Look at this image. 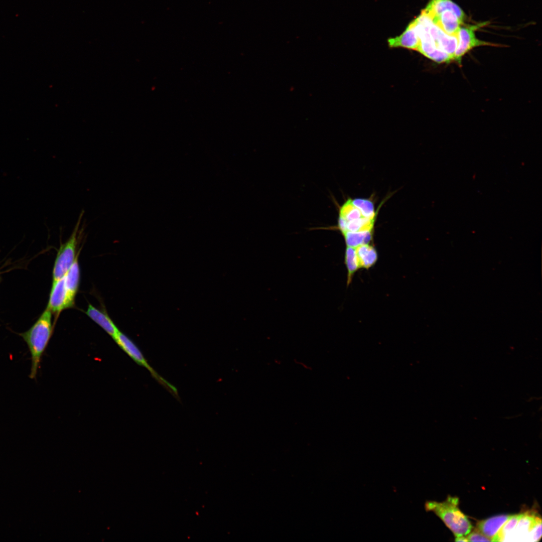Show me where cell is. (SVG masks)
I'll use <instances>...</instances> for the list:
<instances>
[{"instance_id":"1","label":"cell","mask_w":542,"mask_h":542,"mask_svg":"<svg viewBox=\"0 0 542 542\" xmlns=\"http://www.w3.org/2000/svg\"><path fill=\"white\" fill-rule=\"evenodd\" d=\"M541 537V519L534 510L510 515L492 541H537Z\"/></svg>"},{"instance_id":"2","label":"cell","mask_w":542,"mask_h":542,"mask_svg":"<svg viewBox=\"0 0 542 542\" xmlns=\"http://www.w3.org/2000/svg\"><path fill=\"white\" fill-rule=\"evenodd\" d=\"M52 314L46 308L29 329L20 334L30 352L31 365L29 376L32 379L37 376L43 355L52 335Z\"/></svg>"},{"instance_id":"3","label":"cell","mask_w":542,"mask_h":542,"mask_svg":"<svg viewBox=\"0 0 542 542\" xmlns=\"http://www.w3.org/2000/svg\"><path fill=\"white\" fill-rule=\"evenodd\" d=\"M458 497L448 496L443 502L427 501L425 508L434 513L452 531L455 537L466 536L471 531L472 524L458 507Z\"/></svg>"},{"instance_id":"4","label":"cell","mask_w":542,"mask_h":542,"mask_svg":"<svg viewBox=\"0 0 542 542\" xmlns=\"http://www.w3.org/2000/svg\"><path fill=\"white\" fill-rule=\"evenodd\" d=\"M83 214L82 210L70 236L60 246L53 267V282L65 276L78 256L76 254L77 247L85 229V224L81 226Z\"/></svg>"},{"instance_id":"5","label":"cell","mask_w":542,"mask_h":542,"mask_svg":"<svg viewBox=\"0 0 542 542\" xmlns=\"http://www.w3.org/2000/svg\"><path fill=\"white\" fill-rule=\"evenodd\" d=\"M117 345L134 362L148 370L152 376L171 393L178 396L177 388L161 376L149 364L136 345L120 330L113 339Z\"/></svg>"},{"instance_id":"6","label":"cell","mask_w":542,"mask_h":542,"mask_svg":"<svg viewBox=\"0 0 542 542\" xmlns=\"http://www.w3.org/2000/svg\"><path fill=\"white\" fill-rule=\"evenodd\" d=\"M483 23L477 25L461 27L459 33L458 43L455 53V62L461 64L462 57L472 49L479 46H497L493 43L478 39L475 35V31L484 26Z\"/></svg>"},{"instance_id":"7","label":"cell","mask_w":542,"mask_h":542,"mask_svg":"<svg viewBox=\"0 0 542 542\" xmlns=\"http://www.w3.org/2000/svg\"><path fill=\"white\" fill-rule=\"evenodd\" d=\"M74 303V300L66 289L64 276L53 281L47 308L52 313L59 314L62 310L72 307Z\"/></svg>"},{"instance_id":"8","label":"cell","mask_w":542,"mask_h":542,"mask_svg":"<svg viewBox=\"0 0 542 542\" xmlns=\"http://www.w3.org/2000/svg\"><path fill=\"white\" fill-rule=\"evenodd\" d=\"M429 33L438 48L450 56L455 62V53L458 46V38L444 32L429 19L428 22Z\"/></svg>"},{"instance_id":"9","label":"cell","mask_w":542,"mask_h":542,"mask_svg":"<svg viewBox=\"0 0 542 542\" xmlns=\"http://www.w3.org/2000/svg\"><path fill=\"white\" fill-rule=\"evenodd\" d=\"M387 42L390 48L402 47L417 51L420 39L413 26L410 23L401 35L390 38Z\"/></svg>"},{"instance_id":"10","label":"cell","mask_w":542,"mask_h":542,"mask_svg":"<svg viewBox=\"0 0 542 542\" xmlns=\"http://www.w3.org/2000/svg\"><path fill=\"white\" fill-rule=\"evenodd\" d=\"M86 314L94 322L100 326L113 339L119 331L107 313L101 311L91 305H89Z\"/></svg>"},{"instance_id":"11","label":"cell","mask_w":542,"mask_h":542,"mask_svg":"<svg viewBox=\"0 0 542 542\" xmlns=\"http://www.w3.org/2000/svg\"><path fill=\"white\" fill-rule=\"evenodd\" d=\"M509 516L510 515H498L479 521L476 528L492 541Z\"/></svg>"},{"instance_id":"12","label":"cell","mask_w":542,"mask_h":542,"mask_svg":"<svg viewBox=\"0 0 542 542\" xmlns=\"http://www.w3.org/2000/svg\"><path fill=\"white\" fill-rule=\"evenodd\" d=\"M360 268L368 269L376 262L378 259L375 248L369 244H363L355 247Z\"/></svg>"},{"instance_id":"13","label":"cell","mask_w":542,"mask_h":542,"mask_svg":"<svg viewBox=\"0 0 542 542\" xmlns=\"http://www.w3.org/2000/svg\"><path fill=\"white\" fill-rule=\"evenodd\" d=\"M77 257L64 276L66 289L73 300L78 290L80 282V268Z\"/></svg>"},{"instance_id":"14","label":"cell","mask_w":542,"mask_h":542,"mask_svg":"<svg viewBox=\"0 0 542 542\" xmlns=\"http://www.w3.org/2000/svg\"><path fill=\"white\" fill-rule=\"evenodd\" d=\"M347 246L356 247L363 244H369L372 239V231L350 232L342 233Z\"/></svg>"},{"instance_id":"15","label":"cell","mask_w":542,"mask_h":542,"mask_svg":"<svg viewBox=\"0 0 542 542\" xmlns=\"http://www.w3.org/2000/svg\"><path fill=\"white\" fill-rule=\"evenodd\" d=\"M344 259L347 271V285L348 286L352 282L354 274L360 268L355 247H346Z\"/></svg>"},{"instance_id":"16","label":"cell","mask_w":542,"mask_h":542,"mask_svg":"<svg viewBox=\"0 0 542 542\" xmlns=\"http://www.w3.org/2000/svg\"><path fill=\"white\" fill-rule=\"evenodd\" d=\"M374 222V218H369L364 217H362L358 219L347 221L346 230L345 232L372 231Z\"/></svg>"},{"instance_id":"17","label":"cell","mask_w":542,"mask_h":542,"mask_svg":"<svg viewBox=\"0 0 542 542\" xmlns=\"http://www.w3.org/2000/svg\"><path fill=\"white\" fill-rule=\"evenodd\" d=\"M339 216L343 217L347 221L358 219L363 217L359 210L353 205L351 199H348L340 207Z\"/></svg>"},{"instance_id":"18","label":"cell","mask_w":542,"mask_h":542,"mask_svg":"<svg viewBox=\"0 0 542 542\" xmlns=\"http://www.w3.org/2000/svg\"><path fill=\"white\" fill-rule=\"evenodd\" d=\"M351 202L353 205L359 210L363 217L374 218L375 212L372 201L366 199L356 198L351 200Z\"/></svg>"},{"instance_id":"19","label":"cell","mask_w":542,"mask_h":542,"mask_svg":"<svg viewBox=\"0 0 542 542\" xmlns=\"http://www.w3.org/2000/svg\"><path fill=\"white\" fill-rule=\"evenodd\" d=\"M468 541H491L490 539L475 528L466 535Z\"/></svg>"},{"instance_id":"20","label":"cell","mask_w":542,"mask_h":542,"mask_svg":"<svg viewBox=\"0 0 542 542\" xmlns=\"http://www.w3.org/2000/svg\"><path fill=\"white\" fill-rule=\"evenodd\" d=\"M455 540L456 541H468L466 536H460L456 537Z\"/></svg>"}]
</instances>
